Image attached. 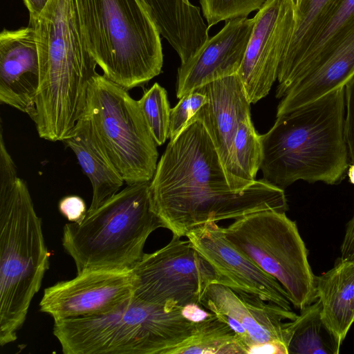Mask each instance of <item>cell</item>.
<instances>
[{"instance_id":"obj_1","label":"cell","mask_w":354,"mask_h":354,"mask_svg":"<svg viewBox=\"0 0 354 354\" xmlns=\"http://www.w3.org/2000/svg\"><path fill=\"white\" fill-rule=\"evenodd\" d=\"M164 228L180 237L209 221L236 220L267 209H288L284 189L263 179L234 190L203 122L192 117L167 145L149 185Z\"/></svg>"},{"instance_id":"obj_2","label":"cell","mask_w":354,"mask_h":354,"mask_svg":"<svg viewBox=\"0 0 354 354\" xmlns=\"http://www.w3.org/2000/svg\"><path fill=\"white\" fill-rule=\"evenodd\" d=\"M36 32L39 86L32 120L41 138L63 142L83 117L97 73L82 29L77 0H49L30 20Z\"/></svg>"},{"instance_id":"obj_3","label":"cell","mask_w":354,"mask_h":354,"mask_svg":"<svg viewBox=\"0 0 354 354\" xmlns=\"http://www.w3.org/2000/svg\"><path fill=\"white\" fill-rule=\"evenodd\" d=\"M344 116L342 87L276 117L262 135L263 179L283 189L298 180L340 183L350 165Z\"/></svg>"},{"instance_id":"obj_4","label":"cell","mask_w":354,"mask_h":354,"mask_svg":"<svg viewBox=\"0 0 354 354\" xmlns=\"http://www.w3.org/2000/svg\"><path fill=\"white\" fill-rule=\"evenodd\" d=\"M87 48L103 75L127 90L162 71L158 28L142 0H77Z\"/></svg>"},{"instance_id":"obj_5","label":"cell","mask_w":354,"mask_h":354,"mask_svg":"<svg viewBox=\"0 0 354 354\" xmlns=\"http://www.w3.org/2000/svg\"><path fill=\"white\" fill-rule=\"evenodd\" d=\"M183 308L133 296L107 313L54 321L53 331L65 354H169L197 323Z\"/></svg>"},{"instance_id":"obj_6","label":"cell","mask_w":354,"mask_h":354,"mask_svg":"<svg viewBox=\"0 0 354 354\" xmlns=\"http://www.w3.org/2000/svg\"><path fill=\"white\" fill-rule=\"evenodd\" d=\"M49 268V253L26 182L0 188V344L15 342Z\"/></svg>"},{"instance_id":"obj_7","label":"cell","mask_w":354,"mask_h":354,"mask_svg":"<svg viewBox=\"0 0 354 354\" xmlns=\"http://www.w3.org/2000/svg\"><path fill=\"white\" fill-rule=\"evenodd\" d=\"M149 182L127 185L79 223H66L62 245L77 273L87 270H132L144 255L149 235L164 225L154 212Z\"/></svg>"},{"instance_id":"obj_8","label":"cell","mask_w":354,"mask_h":354,"mask_svg":"<svg viewBox=\"0 0 354 354\" xmlns=\"http://www.w3.org/2000/svg\"><path fill=\"white\" fill-rule=\"evenodd\" d=\"M223 230L234 246L279 282L295 308L301 310L317 300L307 248L286 212H253Z\"/></svg>"},{"instance_id":"obj_9","label":"cell","mask_w":354,"mask_h":354,"mask_svg":"<svg viewBox=\"0 0 354 354\" xmlns=\"http://www.w3.org/2000/svg\"><path fill=\"white\" fill-rule=\"evenodd\" d=\"M84 115L127 185L149 182L158 153L138 100L128 90L97 73L89 84Z\"/></svg>"},{"instance_id":"obj_10","label":"cell","mask_w":354,"mask_h":354,"mask_svg":"<svg viewBox=\"0 0 354 354\" xmlns=\"http://www.w3.org/2000/svg\"><path fill=\"white\" fill-rule=\"evenodd\" d=\"M180 238L173 234L166 245L144 254L132 269L133 296L168 308H184L200 305L209 286L218 282L208 261Z\"/></svg>"},{"instance_id":"obj_11","label":"cell","mask_w":354,"mask_h":354,"mask_svg":"<svg viewBox=\"0 0 354 354\" xmlns=\"http://www.w3.org/2000/svg\"><path fill=\"white\" fill-rule=\"evenodd\" d=\"M254 24L238 71L250 104L265 97L277 80L281 58L295 26L294 0H266Z\"/></svg>"},{"instance_id":"obj_12","label":"cell","mask_w":354,"mask_h":354,"mask_svg":"<svg viewBox=\"0 0 354 354\" xmlns=\"http://www.w3.org/2000/svg\"><path fill=\"white\" fill-rule=\"evenodd\" d=\"M200 305L229 324L245 354L254 346L269 343L288 354L284 321L297 317L292 310L218 283L209 286Z\"/></svg>"},{"instance_id":"obj_13","label":"cell","mask_w":354,"mask_h":354,"mask_svg":"<svg viewBox=\"0 0 354 354\" xmlns=\"http://www.w3.org/2000/svg\"><path fill=\"white\" fill-rule=\"evenodd\" d=\"M132 270L96 269L46 288L40 311L54 321L95 316L112 311L133 296Z\"/></svg>"},{"instance_id":"obj_14","label":"cell","mask_w":354,"mask_h":354,"mask_svg":"<svg viewBox=\"0 0 354 354\" xmlns=\"http://www.w3.org/2000/svg\"><path fill=\"white\" fill-rule=\"evenodd\" d=\"M186 236L214 268L218 283L292 310L291 303L279 282L234 246L217 223L209 221L199 225Z\"/></svg>"},{"instance_id":"obj_15","label":"cell","mask_w":354,"mask_h":354,"mask_svg":"<svg viewBox=\"0 0 354 354\" xmlns=\"http://www.w3.org/2000/svg\"><path fill=\"white\" fill-rule=\"evenodd\" d=\"M254 19L238 17L226 21L178 69L177 98L216 80L238 73L251 36Z\"/></svg>"},{"instance_id":"obj_16","label":"cell","mask_w":354,"mask_h":354,"mask_svg":"<svg viewBox=\"0 0 354 354\" xmlns=\"http://www.w3.org/2000/svg\"><path fill=\"white\" fill-rule=\"evenodd\" d=\"M39 86V59L35 28L0 33V102L32 120Z\"/></svg>"},{"instance_id":"obj_17","label":"cell","mask_w":354,"mask_h":354,"mask_svg":"<svg viewBox=\"0 0 354 354\" xmlns=\"http://www.w3.org/2000/svg\"><path fill=\"white\" fill-rule=\"evenodd\" d=\"M196 89L207 95L208 102L194 117L201 120L209 131L231 185L232 145L240 123L251 116V104L237 74L216 80Z\"/></svg>"},{"instance_id":"obj_18","label":"cell","mask_w":354,"mask_h":354,"mask_svg":"<svg viewBox=\"0 0 354 354\" xmlns=\"http://www.w3.org/2000/svg\"><path fill=\"white\" fill-rule=\"evenodd\" d=\"M353 76L354 20L337 46L291 86L277 106L276 117L344 87Z\"/></svg>"},{"instance_id":"obj_19","label":"cell","mask_w":354,"mask_h":354,"mask_svg":"<svg viewBox=\"0 0 354 354\" xmlns=\"http://www.w3.org/2000/svg\"><path fill=\"white\" fill-rule=\"evenodd\" d=\"M63 142L74 152L82 171L91 183L93 196L88 211L96 209L119 192L124 181L87 115H83Z\"/></svg>"},{"instance_id":"obj_20","label":"cell","mask_w":354,"mask_h":354,"mask_svg":"<svg viewBox=\"0 0 354 354\" xmlns=\"http://www.w3.org/2000/svg\"><path fill=\"white\" fill-rule=\"evenodd\" d=\"M315 286L322 321L342 345L354 322V261L339 257Z\"/></svg>"},{"instance_id":"obj_21","label":"cell","mask_w":354,"mask_h":354,"mask_svg":"<svg viewBox=\"0 0 354 354\" xmlns=\"http://www.w3.org/2000/svg\"><path fill=\"white\" fill-rule=\"evenodd\" d=\"M333 1L299 0L295 2V26L279 66L277 98L285 95L292 73L310 46L323 17Z\"/></svg>"},{"instance_id":"obj_22","label":"cell","mask_w":354,"mask_h":354,"mask_svg":"<svg viewBox=\"0 0 354 354\" xmlns=\"http://www.w3.org/2000/svg\"><path fill=\"white\" fill-rule=\"evenodd\" d=\"M353 20L354 0H334L323 17L310 46L292 73L286 93L298 79L337 46Z\"/></svg>"},{"instance_id":"obj_23","label":"cell","mask_w":354,"mask_h":354,"mask_svg":"<svg viewBox=\"0 0 354 354\" xmlns=\"http://www.w3.org/2000/svg\"><path fill=\"white\" fill-rule=\"evenodd\" d=\"M317 299L300 310V315L285 322L288 354H337L341 345L321 317Z\"/></svg>"},{"instance_id":"obj_24","label":"cell","mask_w":354,"mask_h":354,"mask_svg":"<svg viewBox=\"0 0 354 354\" xmlns=\"http://www.w3.org/2000/svg\"><path fill=\"white\" fill-rule=\"evenodd\" d=\"M262 160V135L256 131L250 116L240 123L232 145L230 182L234 190L245 189L255 182Z\"/></svg>"},{"instance_id":"obj_25","label":"cell","mask_w":354,"mask_h":354,"mask_svg":"<svg viewBox=\"0 0 354 354\" xmlns=\"http://www.w3.org/2000/svg\"><path fill=\"white\" fill-rule=\"evenodd\" d=\"M245 354L234 330L211 313L196 323L193 333L169 354Z\"/></svg>"},{"instance_id":"obj_26","label":"cell","mask_w":354,"mask_h":354,"mask_svg":"<svg viewBox=\"0 0 354 354\" xmlns=\"http://www.w3.org/2000/svg\"><path fill=\"white\" fill-rule=\"evenodd\" d=\"M138 102L155 142L162 145L169 133L171 108L166 90L156 82Z\"/></svg>"},{"instance_id":"obj_27","label":"cell","mask_w":354,"mask_h":354,"mask_svg":"<svg viewBox=\"0 0 354 354\" xmlns=\"http://www.w3.org/2000/svg\"><path fill=\"white\" fill-rule=\"evenodd\" d=\"M266 0H200L208 28L220 21L248 17L259 10Z\"/></svg>"},{"instance_id":"obj_28","label":"cell","mask_w":354,"mask_h":354,"mask_svg":"<svg viewBox=\"0 0 354 354\" xmlns=\"http://www.w3.org/2000/svg\"><path fill=\"white\" fill-rule=\"evenodd\" d=\"M208 102L202 91L196 89L180 98L170 112L169 140H174L183 131L188 121Z\"/></svg>"},{"instance_id":"obj_29","label":"cell","mask_w":354,"mask_h":354,"mask_svg":"<svg viewBox=\"0 0 354 354\" xmlns=\"http://www.w3.org/2000/svg\"><path fill=\"white\" fill-rule=\"evenodd\" d=\"M344 132L351 165L354 164V76L344 86Z\"/></svg>"},{"instance_id":"obj_30","label":"cell","mask_w":354,"mask_h":354,"mask_svg":"<svg viewBox=\"0 0 354 354\" xmlns=\"http://www.w3.org/2000/svg\"><path fill=\"white\" fill-rule=\"evenodd\" d=\"M60 213L72 223H80L85 217L88 209L83 198L70 195L62 198L58 205Z\"/></svg>"},{"instance_id":"obj_31","label":"cell","mask_w":354,"mask_h":354,"mask_svg":"<svg viewBox=\"0 0 354 354\" xmlns=\"http://www.w3.org/2000/svg\"><path fill=\"white\" fill-rule=\"evenodd\" d=\"M340 254L341 259L354 261V214L346 223L340 245Z\"/></svg>"},{"instance_id":"obj_32","label":"cell","mask_w":354,"mask_h":354,"mask_svg":"<svg viewBox=\"0 0 354 354\" xmlns=\"http://www.w3.org/2000/svg\"><path fill=\"white\" fill-rule=\"evenodd\" d=\"M24 1L29 11L30 20H33L39 16L49 0H24Z\"/></svg>"},{"instance_id":"obj_33","label":"cell","mask_w":354,"mask_h":354,"mask_svg":"<svg viewBox=\"0 0 354 354\" xmlns=\"http://www.w3.org/2000/svg\"><path fill=\"white\" fill-rule=\"evenodd\" d=\"M350 182L354 185V164H351L347 173Z\"/></svg>"},{"instance_id":"obj_34","label":"cell","mask_w":354,"mask_h":354,"mask_svg":"<svg viewBox=\"0 0 354 354\" xmlns=\"http://www.w3.org/2000/svg\"><path fill=\"white\" fill-rule=\"evenodd\" d=\"M294 1H295V2H297V1H298L299 0H294Z\"/></svg>"}]
</instances>
